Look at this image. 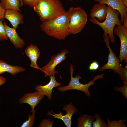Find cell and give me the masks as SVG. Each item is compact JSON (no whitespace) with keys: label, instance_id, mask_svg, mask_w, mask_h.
<instances>
[{"label":"cell","instance_id":"1","mask_svg":"<svg viewBox=\"0 0 127 127\" xmlns=\"http://www.w3.org/2000/svg\"><path fill=\"white\" fill-rule=\"evenodd\" d=\"M73 7L64 13L54 19L42 22L41 30L47 35L59 40H64L70 35L68 25Z\"/></svg>","mask_w":127,"mask_h":127},{"label":"cell","instance_id":"2","mask_svg":"<svg viewBox=\"0 0 127 127\" xmlns=\"http://www.w3.org/2000/svg\"><path fill=\"white\" fill-rule=\"evenodd\" d=\"M33 7L42 22L55 18L66 12L60 0H40Z\"/></svg>","mask_w":127,"mask_h":127},{"label":"cell","instance_id":"3","mask_svg":"<svg viewBox=\"0 0 127 127\" xmlns=\"http://www.w3.org/2000/svg\"><path fill=\"white\" fill-rule=\"evenodd\" d=\"M107 12L105 20L103 22L98 21L95 18H90V21L93 24L100 26L104 32V37L107 36L111 43L115 42L114 35V29L116 25H121L122 23L119 18V12L108 5H107Z\"/></svg>","mask_w":127,"mask_h":127},{"label":"cell","instance_id":"4","mask_svg":"<svg viewBox=\"0 0 127 127\" xmlns=\"http://www.w3.org/2000/svg\"><path fill=\"white\" fill-rule=\"evenodd\" d=\"M74 69L73 65L71 64L70 70L71 78L68 85L66 86L59 87L58 88V90L62 92L71 90H79L84 92L87 96L90 97L91 94L89 90V87L94 85L95 83V81L97 80L104 78V74L102 73L96 75L92 80H91L87 83L83 84L79 82V80L81 79L82 77L79 75H77L74 77H73V73Z\"/></svg>","mask_w":127,"mask_h":127},{"label":"cell","instance_id":"5","mask_svg":"<svg viewBox=\"0 0 127 127\" xmlns=\"http://www.w3.org/2000/svg\"><path fill=\"white\" fill-rule=\"evenodd\" d=\"M87 16L85 12L80 6L73 7L68 25L70 35L80 32L86 24Z\"/></svg>","mask_w":127,"mask_h":127},{"label":"cell","instance_id":"6","mask_svg":"<svg viewBox=\"0 0 127 127\" xmlns=\"http://www.w3.org/2000/svg\"><path fill=\"white\" fill-rule=\"evenodd\" d=\"M69 52V51L66 49L62 50L57 54L52 56L49 62L45 66L40 67L39 70L44 73L45 77L55 75L58 72L55 70V67L58 64L66 60V55Z\"/></svg>","mask_w":127,"mask_h":127},{"label":"cell","instance_id":"7","mask_svg":"<svg viewBox=\"0 0 127 127\" xmlns=\"http://www.w3.org/2000/svg\"><path fill=\"white\" fill-rule=\"evenodd\" d=\"M113 33L118 36L120 41V47L119 58L120 62H127V28L123 25H116L114 29Z\"/></svg>","mask_w":127,"mask_h":127},{"label":"cell","instance_id":"8","mask_svg":"<svg viewBox=\"0 0 127 127\" xmlns=\"http://www.w3.org/2000/svg\"><path fill=\"white\" fill-rule=\"evenodd\" d=\"M105 43L109 49L108 60L107 63L99 68V70L100 71H102L106 69H111L113 70L115 73L118 74L121 67L120 64V60L119 58L117 57L115 54L110 48L109 41H107Z\"/></svg>","mask_w":127,"mask_h":127},{"label":"cell","instance_id":"9","mask_svg":"<svg viewBox=\"0 0 127 127\" xmlns=\"http://www.w3.org/2000/svg\"><path fill=\"white\" fill-rule=\"evenodd\" d=\"M99 3L107 4L118 11L120 15L122 23L127 28V7L121 0H94Z\"/></svg>","mask_w":127,"mask_h":127},{"label":"cell","instance_id":"10","mask_svg":"<svg viewBox=\"0 0 127 127\" xmlns=\"http://www.w3.org/2000/svg\"><path fill=\"white\" fill-rule=\"evenodd\" d=\"M63 109L67 112L66 114L64 115H63L62 113L60 112L58 114L55 113L53 112L54 114H53L50 112H48V113L47 114L48 115L52 116L54 118L62 120L67 127H70L71 124L72 116L74 114L78 111V109L75 107L72 103L70 102L68 104L64 106Z\"/></svg>","mask_w":127,"mask_h":127},{"label":"cell","instance_id":"11","mask_svg":"<svg viewBox=\"0 0 127 127\" xmlns=\"http://www.w3.org/2000/svg\"><path fill=\"white\" fill-rule=\"evenodd\" d=\"M44 96V95L37 91L28 93L20 98L19 102L20 104L27 103L29 105L31 108V112H32L35 110V107Z\"/></svg>","mask_w":127,"mask_h":127},{"label":"cell","instance_id":"12","mask_svg":"<svg viewBox=\"0 0 127 127\" xmlns=\"http://www.w3.org/2000/svg\"><path fill=\"white\" fill-rule=\"evenodd\" d=\"M20 12L15 9H9L5 11L4 18L7 19L13 27L16 29L19 25L24 24L23 16Z\"/></svg>","mask_w":127,"mask_h":127},{"label":"cell","instance_id":"13","mask_svg":"<svg viewBox=\"0 0 127 127\" xmlns=\"http://www.w3.org/2000/svg\"><path fill=\"white\" fill-rule=\"evenodd\" d=\"M7 36L16 48H22L25 44L24 40L18 35L16 29L8 26L5 22H4Z\"/></svg>","mask_w":127,"mask_h":127},{"label":"cell","instance_id":"14","mask_svg":"<svg viewBox=\"0 0 127 127\" xmlns=\"http://www.w3.org/2000/svg\"><path fill=\"white\" fill-rule=\"evenodd\" d=\"M55 75L50 76V80L47 84L43 86L38 85L35 87L36 90L44 96H46L50 100L52 98L53 88L61 85L60 83L56 81Z\"/></svg>","mask_w":127,"mask_h":127},{"label":"cell","instance_id":"15","mask_svg":"<svg viewBox=\"0 0 127 127\" xmlns=\"http://www.w3.org/2000/svg\"><path fill=\"white\" fill-rule=\"evenodd\" d=\"M107 6L106 4L98 3L95 4L90 11L91 18H95L99 22L106 18L107 12Z\"/></svg>","mask_w":127,"mask_h":127},{"label":"cell","instance_id":"16","mask_svg":"<svg viewBox=\"0 0 127 127\" xmlns=\"http://www.w3.org/2000/svg\"><path fill=\"white\" fill-rule=\"evenodd\" d=\"M25 53L30 60V67L32 68L39 69L37 64V61L40 54V50L35 45L32 44L27 46L25 50Z\"/></svg>","mask_w":127,"mask_h":127},{"label":"cell","instance_id":"17","mask_svg":"<svg viewBox=\"0 0 127 127\" xmlns=\"http://www.w3.org/2000/svg\"><path fill=\"white\" fill-rule=\"evenodd\" d=\"M23 67L12 65L2 60H0V75L7 72L12 75H15L25 71Z\"/></svg>","mask_w":127,"mask_h":127},{"label":"cell","instance_id":"18","mask_svg":"<svg viewBox=\"0 0 127 127\" xmlns=\"http://www.w3.org/2000/svg\"><path fill=\"white\" fill-rule=\"evenodd\" d=\"M95 117L87 114L82 115L77 119L78 127H91L95 120Z\"/></svg>","mask_w":127,"mask_h":127},{"label":"cell","instance_id":"19","mask_svg":"<svg viewBox=\"0 0 127 127\" xmlns=\"http://www.w3.org/2000/svg\"><path fill=\"white\" fill-rule=\"evenodd\" d=\"M0 3L5 10L15 9L21 12V4L20 0H0Z\"/></svg>","mask_w":127,"mask_h":127},{"label":"cell","instance_id":"20","mask_svg":"<svg viewBox=\"0 0 127 127\" xmlns=\"http://www.w3.org/2000/svg\"><path fill=\"white\" fill-rule=\"evenodd\" d=\"M93 116L95 119L93 123L92 127H107V123L102 119L99 114L96 113Z\"/></svg>","mask_w":127,"mask_h":127},{"label":"cell","instance_id":"21","mask_svg":"<svg viewBox=\"0 0 127 127\" xmlns=\"http://www.w3.org/2000/svg\"><path fill=\"white\" fill-rule=\"evenodd\" d=\"M126 121V119H125L118 121L113 120L111 121L108 118L107 119V127H126L124 123Z\"/></svg>","mask_w":127,"mask_h":127},{"label":"cell","instance_id":"22","mask_svg":"<svg viewBox=\"0 0 127 127\" xmlns=\"http://www.w3.org/2000/svg\"><path fill=\"white\" fill-rule=\"evenodd\" d=\"M35 110L32 112V114L29 115L28 119L23 123L21 127H32L33 126L35 119Z\"/></svg>","mask_w":127,"mask_h":127},{"label":"cell","instance_id":"23","mask_svg":"<svg viewBox=\"0 0 127 127\" xmlns=\"http://www.w3.org/2000/svg\"><path fill=\"white\" fill-rule=\"evenodd\" d=\"M120 79L123 81L124 84L127 85V66L124 68L121 67L118 74Z\"/></svg>","mask_w":127,"mask_h":127},{"label":"cell","instance_id":"24","mask_svg":"<svg viewBox=\"0 0 127 127\" xmlns=\"http://www.w3.org/2000/svg\"><path fill=\"white\" fill-rule=\"evenodd\" d=\"M2 21L0 20V41L8 39L6 36L5 26Z\"/></svg>","mask_w":127,"mask_h":127},{"label":"cell","instance_id":"25","mask_svg":"<svg viewBox=\"0 0 127 127\" xmlns=\"http://www.w3.org/2000/svg\"><path fill=\"white\" fill-rule=\"evenodd\" d=\"M114 89L115 91L121 92L123 95L127 99V85L124 84L121 87L115 86Z\"/></svg>","mask_w":127,"mask_h":127},{"label":"cell","instance_id":"26","mask_svg":"<svg viewBox=\"0 0 127 127\" xmlns=\"http://www.w3.org/2000/svg\"><path fill=\"white\" fill-rule=\"evenodd\" d=\"M54 123V121L51 120L50 119H44L39 124V127H52L53 124Z\"/></svg>","mask_w":127,"mask_h":127},{"label":"cell","instance_id":"27","mask_svg":"<svg viewBox=\"0 0 127 127\" xmlns=\"http://www.w3.org/2000/svg\"><path fill=\"white\" fill-rule=\"evenodd\" d=\"M40 0H23L24 5H28L30 7H33Z\"/></svg>","mask_w":127,"mask_h":127},{"label":"cell","instance_id":"28","mask_svg":"<svg viewBox=\"0 0 127 127\" xmlns=\"http://www.w3.org/2000/svg\"><path fill=\"white\" fill-rule=\"evenodd\" d=\"M99 67V65L97 62L94 61L92 62L89 67V69L91 71L97 70Z\"/></svg>","mask_w":127,"mask_h":127},{"label":"cell","instance_id":"29","mask_svg":"<svg viewBox=\"0 0 127 127\" xmlns=\"http://www.w3.org/2000/svg\"><path fill=\"white\" fill-rule=\"evenodd\" d=\"M5 10L3 7L0 2V20L2 21L4 20V15Z\"/></svg>","mask_w":127,"mask_h":127},{"label":"cell","instance_id":"30","mask_svg":"<svg viewBox=\"0 0 127 127\" xmlns=\"http://www.w3.org/2000/svg\"><path fill=\"white\" fill-rule=\"evenodd\" d=\"M6 81V79L0 75V86L5 83Z\"/></svg>","mask_w":127,"mask_h":127},{"label":"cell","instance_id":"31","mask_svg":"<svg viewBox=\"0 0 127 127\" xmlns=\"http://www.w3.org/2000/svg\"><path fill=\"white\" fill-rule=\"evenodd\" d=\"M124 5L127 7V0H121Z\"/></svg>","mask_w":127,"mask_h":127},{"label":"cell","instance_id":"32","mask_svg":"<svg viewBox=\"0 0 127 127\" xmlns=\"http://www.w3.org/2000/svg\"><path fill=\"white\" fill-rule=\"evenodd\" d=\"M20 0L21 3V6H23L24 5L23 2V0Z\"/></svg>","mask_w":127,"mask_h":127},{"label":"cell","instance_id":"33","mask_svg":"<svg viewBox=\"0 0 127 127\" xmlns=\"http://www.w3.org/2000/svg\"><path fill=\"white\" fill-rule=\"evenodd\" d=\"M68 0L69 1H71L73 0ZM76 0L77 1H78L80 0Z\"/></svg>","mask_w":127,"mask_h":127}]
</instances>
